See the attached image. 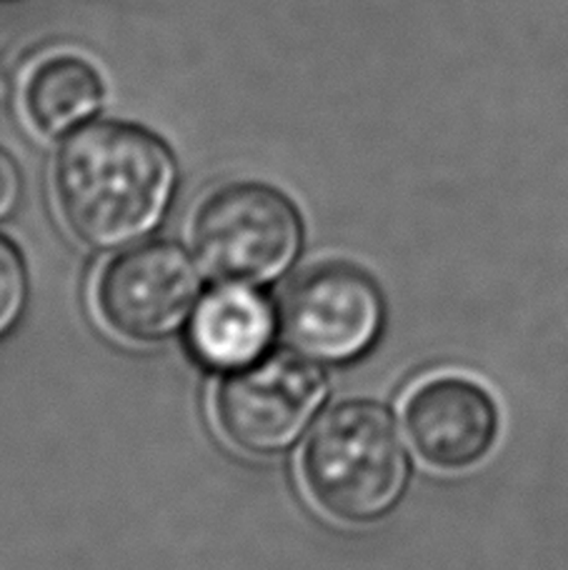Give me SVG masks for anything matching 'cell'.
Returning <instances> with one entry per match:
<instances>
[{"mask_svg": "<svg viewBox=\"0 0 568 570\" xmlns=\"http://www.w3.org/2000/svg\"><path fill=\"white\" fill-rule=\"evenodd\" d=\"M174 153L150 130L94 124L58 150L53 196L70 236L86 248L116 250L148 238L176 198Z\"/></svg>", "mask_w": 568, "mask_h": 570, "instance_id": "1", "label": "cell"}, {"mask_svg": "<svg viewBox=\"0 0 568 570\" xmlns=\"http://www.w3.org/2000/svg\"><path fill=\"white\" fill-rule=\"evenodd\" d=\"M104 104V86L80 58H53L40 66L26 90L33 126L46 136H63L84 126Z\"/></svg>", "mask_w": 568, "mask_h": 570, "instance_id": "9", "label": "cell"}, {"mask_svg": "<svg viewBox=\"0 0 568 570\" xmlns=\"http://www.w3.org/2000/svg\"><path fill=\"white\" fill-rule=\"evenodd\" d=\"M23 170L13 153L0 146V223H8L16 216L20 203H23Z\"/></svg>", "mask_w": 568, "mask_h": 570, "instance_id": "11", "label": "cell"}, {"mask_svg": "<svg viewBox=\"0 0 568 570\" xmlns=\"http://www.w3.org/2000/svg\"><path fill=\"white\" fill-rule=\"evenodd\" d=\"M403 423L425 463L435 471L459 473L493 451L501 413L481 383L463 375H433L409 393Z\"/></svg>", "mask_w": 568, "mask_h": 570, "instance_id": "7", "label": "cell"}, {"mask_svg": "<svg viewBox=\"0 0 568 570\" xmlns=\"http://www.w3.org/2000/svg\"><path fill=\"white\" fill-rule=\"evenodd\" d=\"M281 313L258 285L221 283L188 321L193 361L216 373H233L266 358Z\"/></svg>", "mask_w": 568, "mask_h": 570, "instance_id": "8", "label": "cell"}, {"mask_svg": "<svg viewBox=\"0 0 568 570\" xmlns=\"http://www.w3.org/2000/svg\"><path fill=\"white\" fill-rule=\"evenodd\" d=\"M329 395V379L301 353H273L223 375L213 419L236 451L253 458L286 455L301 443Z\"/></svg>", "mask_w": 568, "mask_h": 570, "instance_id": "4", "label": "cell"}, {"mask_svg": "<svg viewBox=\"0 0 568 570\" xmlns=\"http://www.w3.org/2000/svg\"><path fill=\"white\" fill-rule=\"evenodd\" d=\"M281 331L291 348L329 365L361 361L379 343L385 301L366 271L329 261L293 281L281 303Z\"/></svg>", "mask_w": 568, "mask_h": 570, "instance_id": "6", "label": "cell"}, {"mask_svg": "<svg viewBox=\"0 0 568 570\" xmlns=\"http://www.w3.org/2000/svg\"><path fill=\"white\" fill-rule=\"evenodd\" d=\"M200 271L174 240H150L98 271L94 303L100 323L120 341L164 343L180 333L200 303Z\"/></svg>", "mask_w": 568, "mask_h": 570, "instance_id": "5", "label": "cell"}, {"mask_svg": "<svg viewBox=\"0 0 568 570\" xmlns=\"http://www.w3.org/2000/svg\"><path fill=\"white\" fill-rule=\"evenodd\" d=\"M30 298L28 261L13 238L0 233V343L16 333Z\"/></svg>", "mask_w": 568, "mask_h": 570, "instance_id": "10", "label": "cell"}, {"mask_svg": "<svg viewBox=\"0 0 568 570\" xmlns=\"http://www.w3.org/2000/svg\"><path fill=\"white\" fill-rule=\"evenodd\" d=\"M311 503L341 525H373L389 518L409 491L411 458L393 413L356 399L331 409L301 455Z\"/></svg>", "mask_w": 568, "mask_h": 570, "instance_id": "2", "label": "cell"}, {"mask_svg": "<svg viewBox=\"0 0 568 570\" xmlns=\"http://www.w3.org/2000/svg\"><path fill=\"white\" fill-rule=\"evenodd\" d=\"M193 248L221 283L268 285L298 261L306 226L296 203L266 183H228L193 216Z\"/></svg>", "mask_w": 568, "mask_h": 570, "instance_id": "3", "label": "cell"}]
</instances>
